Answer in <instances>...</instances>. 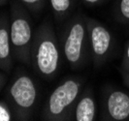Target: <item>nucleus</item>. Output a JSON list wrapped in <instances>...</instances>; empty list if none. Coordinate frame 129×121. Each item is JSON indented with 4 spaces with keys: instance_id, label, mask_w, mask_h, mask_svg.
Instances as JSON below:
<instances>
[{
    "instance_id": "obj_1",
    "label": "nucleus",
    "mask_w": 129,
    "mask_h": 121,
    "mask_svg": "<svg viewBox=\"0 0 129 121\" xmlns=\"http://www.w3.org/2000/svg\"><path fill=\"white\" fill-rule=\"evenodd\" d=\"M31 66L46 79L57 74L60 66V52L55 32L51 21H45L36 29L31 45Z\"/></svg>"
},
{
    "instance_id": "obj_2",
    "label": "nucleus",
    "mask_w": 129,
    "mask_h": 121,
    "mask_svg": "<svg viewBox=\"0 0 129 121\" xmlns=\"http://www.w3.org/2000/svg\"><path fill=\"white\" fill-rule=\"evenodd\" d=\"M84 79L68 77L51 93L42 110L41 119L47 121L74 120V109L83 90Z\"/></svg>"
},
{
    "instance_id": "obj_3",
    "label": "nucleus",
    "mask_w": 129,
    "mask_h": 121,
    "mask_svg": "<svg viewBox=\"0 0 129 121\" xmlns=\"http://www.w3.org/2000/svg\"><path fill=\"white\" fill-rule=\"evenodd\" d=\"M37 97L38 90L34 79L25 72L18 73L9 84L6 94L14 120H29L36 106Z\"/></svg>"
},
{
    "instance_id": "obj_4",
    "label": "nucleus",
    "mask_w": 129,
    "mask_h": 121,
    "mask_svg": "<svg viewBox=\"0 0 129 121\" xmlns=\"http://www.w3.org/2000/svg\"><path fill=\"white\" fill-rule=\"evenodd\" d=\"M10 36L13 55L24 65L31 64L32 24L28 14L19 3L13 1L10 9Z\"/></svg>"
},
{
    "instance_id": "obj_5",
    "label": "nucleus",
    "mask_w": 129,
    "mask_h": 121,
    "mask_svg": "<svg viewBox=\"0 0 129 121\" xmlns=\"http://www.w3.org/2000/svg\"><path fill=\"white\" fill-rule=\"evenodd\" d=\"M63 55L72 69L76 70L84 65L89 51L86 18L76 15L68 22L63 32Z\"/></svg>"
},
{
    "instance_id": "obj_6",
    "label": "nucleus",
    "mask_w": 129,
    "mask_h": 121,
    "mask_svg": "<svg viewBox=\"0 0 129 121\" xmlns=\"http://www.w3.org/2000/svg\"><path fill=\"white\" fill-rule=\"evenodd\" d=\"M89 52L95 67H101L110 57L114 48L112 32L93 18H86Z\"/></svg>"
},
{
    "instance_id": "obj_7",
    "label": "nucleus",
    "mask_w": 129,
    "mask_h": 121,
    "mask_svg": "<svg viewBox=\"0 0 129 121\" xmlns=\"http://www.w3.org/2000/svg\"><path fill=\"white\" fill-rule=\"evenodd\" d=\"M100 118L104 121H129L128 92L113 86H106L102 92Z\"/></svg>"
},
{
    "instance_id": "obj_8",
    "label": "nucleus",
    "mask_w": 129,
    "mask_h": 121,
    "mask_svg": "<svg viewBox=\"0 0 129 121\" xmlns=\"http://www.w3.org/2000/svg\"><path fill=\"white\" fill-rule=\"evenodd\" d=\"M13 51L10 36V18L0 14V70L10 73L13 69Z\"/></svg>"
},
{
    "instance_id": "obj_9",
    "label": "nucleus",
    "mask_w": 129,
    "mask_h": 121,
    "mask_svg": "<svg viewBox=\"0 0 129 121\" xmlns=\"http://www.w3.org/2000/svg\"><path fill=\"white\" fill-rule=\"evenodd\" d=\"M96 102L90 87L82 90L74 109V120L94 121L96 118Z\"/></svg>"
},
{
    "instance_id": "obj_10",
    "label": "nucleus",
    "mask_w": 129,
    "mask_h": 121,
    "mask_svg": "<svg viewBox=\"0 0 129 121\" xmlns=\"http://www.w3.org/2000/svg\"><path fill=\"white\" fill-rule=\"evenodd\" d=\"M50 4L54 17L61 20L71 11L73 0H50Z\"/></svg>"
},
{
    "instance_id": "obj_11",
    "label": "nucleus",
    "mask_w": 129,
    "mask_h": 121,
    "mask_svg": "<svg viewBox=\"0 0 129 121\" xmlns=\"http://www.w3.org/2000/svg\"><path fill=\"white\" fill-rule=\"evenodd\" d=\"M115 17L122 24H129V0H117L115 8Z\"/></svg>"
},
{
    "instance_id": "obj_12",
    "label": "nucleus",
    "mask_w": 129,
    "mask_h": 121,
    "mask_svg": "<svg viewBox=\"0 0 129 121\" xmlns=\"http://www.w3.org/2000/svg\"><path fill=\"white\" fill-rule=\"evenodd\" d=\"M24 6L34 13L40 12L45 6V0H19Z\"/></svg>"
},
{
    "instance_id": "obj_13",
    "label": "nucleus",
    "mask_w": 129,
    "mask_h": 121,
    "mask_svg": "<svg viewBox=\"0 0 129 121\" xmlns=\"http://www.w3.org/2000/svg\"><path fill=\"white\" fill-rule=\"evenodd\" d=\"M14 120V115L9 104L0 101V121Z\"/></svg>"
},
{
    "instance_id": "obj_14",
    "label": "nucleus",
    "mask_w": 129,
    "mask_h": 121,
    "mask_svg": "<svg viewBox=\"0 0 129 121\" xmlns=\"http://www.w3.org/2000/svg\"><path fill=\"white\" fill-rule=\"evenodd\" d=\"M120 72L129 73V43L127 44V47L122 55L121 63H120Z\"/></svg>"
},
{
    "instance_id": "obj_15",
    "label": "nucleus",
    "mask_w": 129,
    "mask_h": 121,
    "mask_svg": "<svg viewBox=\"0 0 129 121\" xmlns=\"http://www.w3.org/2000/svg\"><path fill=\"white\" fill-rule=\"evenodd\" d=\"M120 75H121L123 84L127 88H129V73H127V72H120Z\"/></svg>"
},
{
    "instance_id": "obj_16",
    "label": "nucleus",
    "mask_w": 129,
    "mask_h": 121,
    "mask_svg": "<svg viewBox=\"0 0 129 121\" xmlns=\"http://www.w3.org/2000/svg\"><path fill=\"white\" fill-rule=\"evenodd\" d=\"M84 4H87V5H90V6H93V5H98V4H101L103 3L105 0H82Z\"/></svg>"
},
{
    "instance_id": "obj_17",
    "label": "nucleus",
    "mask_w": 129,
    "mask_h": 121,
    "mask_svg": "<svg viewBox=\"0 0 129 121\" xmlns=\"http://www.w3.org/2000/svg\"><path fill=\"white\" fill-rule=\"evenodd\" d=\"M7 83V77L4 74L0 73V91L2 90V88L5 86V84Z\"/></svg>"
},
{
    "instance_id": "obj_18",
    "label": "nucleus",
    "mask_w": 129,
    "mask_h": 121,
    "mask_svg": "<svg viewBox=\"0 0 129 121\" xmlns=\"http://www.w3.org/2000/svg\"><path fill=\"white\" fill-rule=\"evenodd\" d=\"M7 1H8V0H0V7L3 6L4 4H6Z\"/></svg>"
}]
</instances>
